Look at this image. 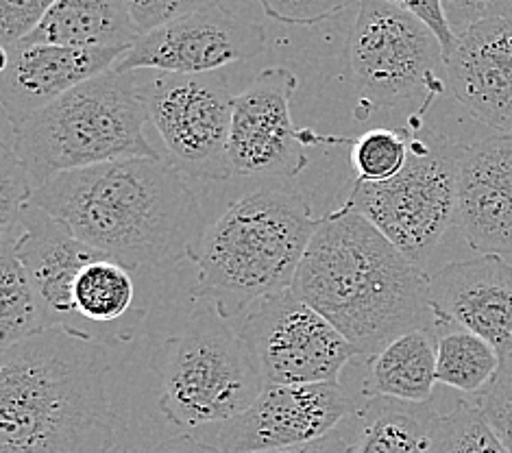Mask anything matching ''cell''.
Listing matches in <instances>:
<instances>
[{
  "label": "cell",
  "mask_w": 512,
  "mask_h": 453,
  "mask_svg": "<svg viewBox=\"0 0 512 453\" xmlns=\"http://www.w3.org/2000/svg\"><path fill=\"white\" fill-rule=\"evenodd\" d=\"M31 203L129 271L192 260L205 212L186 175L162 157H133L46 181Z\"/></svg>",
  "instance_id": "6da1fadb"
},
{
  "label": "cell",
  "mask_w": 512,
  "mask_h": 453,
  "mask_svg": "<svg viewBox=\"0 0 512 453\" xmlns=\"http://www.w3.org/2000/svg\"><path fill=\"white\" fill-rule=\"evenodd\" d=\"M105 342L55 325L0 355V453H109Z\"/></svg>",
  "instance_id": "7a4b0ae2"
},
{
  "label": "cell",
  "mask_w": 512,
  "mask_h": 453,
  "mask_svg": "<svg viewBox=\"0 0 512 453\" xmlns=\"http://www.w3.org/2000/svg\"><path fill=\"white\" fill-rule=\"evenodd\" d=\"M292 292L367 360L401 334L434 327L430 275L345 207L321 218Z\"/></svg>",
  "instance_id": "3957f363"
},
{
  "label": "cell",
  "mask_w": 512,
  "mask_h": 453,
  "mask_svg": "<svg viewBox=\"0 0 512 453\" xmlns=\"http://www.w3.org/2000/svg\"><path fill=\"white\" fill-rule=\"evenodd\" d=\"M319 225L321 218L297 190L245 194L207 225L192 255L194 295L234 321L255 301L290 290Z\"/></svg>",
  "instance_id": "277c9868"
},
{
  "label": "cell",
  "mask_w": 512,
  "mask_h": 453,
  "mask_svg": "<svg viewBox=\"0 0 512 453\" xmlns=\"http://www.w3.org/2000/svg\"><path fill=\"white\" fill-rule=\"evenodd\" d=\"M149 81L107 70L77 85L14 129V151L35 190L72 170L133 157H160L144 136Z\"/></svg>",
  "instance_id": "5b68a950"
},
{
  "label": "cell",
  "mask_w": 512,
  "mask_h": 453,
  "mask_svg": "<svg viewBox=\"0 0 512 453\" xmlns=\"http://www.w3.org/2000/svg\"><path fill=\"white\" fill-rule=\"evenodd\" d=\"M347 59L358 120L408 109L406 125L423 127L447 88V59L434 31L386 0H360Z\"/></svg>",
  "instance_id": "8992f818"
},
{
  "label": "cell",
  "mask_w": 512,
  "mask_h": 453,
  "mask_svg": "<svg viewBox=\"0 0 512 453\" xmlns=\"http://www.w3.org/2000/svg\"><path fill=\"white\" fill-rule=\"evenodd\" d=\"M157 408L181 432L223 425L264 390L247 342L212 305L194 312L155 360Z\"/></svg>",
  "instance_id": "52a82bcc"
},
{
  "label": "cell",
  "mask_w": 512,
  "mask_h": 453,
  "mask_svg": "<svg viewBox=\"0 0 512 453\" xmlns=\"http://www.w3.org/2000/svg\"><path fill=\"white\" fill-rule=\"evenodd\" d=\"M406 129L410 153L404 170L382 183L356 179L343 207L367 218L425 271L438 244L458 223L462 144L425 129Z\"/></svg>",
  "instance_id": "ba28073f"
},
{
  "label": "cell",
  "mask_w": 512,
  "mask_h": 453,
  "mask_svg": "<svg viewBox=\"0 0 512 453\" xmlns=\"http://www.w3.org/2000/svg\"><path fill=\"white\" fill-rule=\"evenodd\" d=\"M231 323L266 386L340 384V373L358 358L351 342L292 288L255 301Z\"/></svg>",
  "instance_id": "9c48e42d"
},
{
  "label": "cell",
  "mask_w": 512,
  "mask_h": 453,
  "mask_svg": "<svg viewBox=\"0 0 512 453\" xmlns=\"http://www.w3.org/2000/svg\"><path fill=\"white\" fill-rule=\"evenodd\" d=\"M234 99L225 70L155 72L146 90L149 122L166 146V159L181 175L203 181L236 175L229 157Z\"/></svg>",
  "instance_id": "30bf717a"
},
{
  "label": "cell",
  "mask_w": 512,
  "mask_h": 453,
  "mask_svg": "<svg viewBox=\"0 0 512 453\" xmlns=\"http://www.w3.org/2000/svg\"><path fill=\"white\" fill-rule=\"evenodd\" d=\"M264 48L266 31L262 24L214 5L140 35V40L116 61L114 70L203 75L255 59Z\"/></svg>",
  "instance_id": "8fae6325"
},
{
  "label": "cell",
  "mask_w": 512,
  "mask_h": 453,
  "mask_svg": "<svg viewBox=\"0 0 512 453\" xmlns=\"http://www.w3.org/2000/svg\"><path fill=\"white\" fill-rule=\"evenodd\" d=\"M297 85L290 68L273 66L236 94L229 144L236 175L292 179L308 168L306 140L290 114Z\"/></svg>",
  "instance_id": "7c38bea8"
},
{
  "label": "cell",
  "mask_w": 512,
  "mask_h": 453,
  "mask_svg": "<svg viewBox=\"0 0 512 453\" xmlns=\"http://www.w3.org/2000/svg\"><path fill=\"white\" fill-rule=\"evenodd\" d=\"M349 416L351 401L340 384L264 386L245 412L216 427L212 445L225 453L286 449L334 432Z\"/></svg>",
  "instance_id": "4fadbf2b"
},
{
  "label": "cell",
  "mask_w": 512,
  "mask_h": 453,
  "mask_svg": "<svg viewBox=\"0 0 512 453\" xmlns=\"http://www.w3.org/2000/svg\"><path fill=\"white\" fill-rule=\"evenodd\" d=\"M127 48H81L18 42L3 48L0 101L11 129L62 99L77 85L112 70Z\"/></svg>",
  "instance_id": "5bb4252c"
},
{
  "label": "cell",
  "mask_w": 512,
  "mask_h": 453,
  "mask_svg": "<svg viewBox=\"0 0 512 453\" xmlns=\"http://www.w3.org/2000/svg\"><path fill=\"white\" fill-rule=\"evenodd\" d=\"M16 255L40 299L46 327L62 325L70 332L92 338L75 310L72 288L81 268L105 253L70 234L40 205L29 203L18 220Z\"/></svg>",
  "instance_id": "9a60e30c"
},
{
  "label": "cell",
  "mask_w": 512,
  "mask_h": 453,
  "mask_svg": "<svg viewBox=\"0 0 512 453\" xmlns=\"http://www.w3.org/2000/svg\"><path fill=\"white\" fill-rule=\"evenodd\" d=\"M430 305L438 321L456 323L512 353V264L502 255L451 262L430 275Z\"/></svg>",
  "instance_id": "2e32d148"
},
{
  "label": "cell",
  "mask_w": 512,
  "mask_h": 453,
  "mask_svg": "<svg viewBox=\"0 0 512 453\" xmlns=\"http://www.w3.org/2000/svg\"><path fill=\"white\" fill-rule=\"evenodd\" d=\"M447 88L482 125L512 136V18L484 20L456 35Z\"/></svg>",
  "instance_id": "e0dca14e"
},
{
  "label": "cell",
  "mask_w": 512,
  "mask_h": 453,
  "mask_svg": "<svg viewBox=\"0 0 512 453\" xmlns=\"http://www.w3.org/2000/svg\"><path fill=\"white\" fill-rule=\"evenodd\" d=\"M482 255H512V136L462 144L458 223Z\"/></svg>",
  "instance_id": "ac0fdd59"
},
{
  "label": "cell",
  "mask_w": 512,
  "mask_h": 453,
  "mask_svg": "<svg viewBox=\"0 0 512 453\" xmlns=\"http://www.w3.org/2000/svg\"><path fill=\"white\" fill-rule=\"evenodd\" d=\"M436 384V334L432 329H412L384 345L369 358L362 395L428 403Z\"/></svg>",
  "instance_id": "d6986e66"
},
{
  "label": "cell",
  "mask_w": 512,
  "mask_h": 453,
  "mask_svg": "<svg viewBox=\"0 0 512 453\" xmlns=\"http://www.w3.org/2000/svg\"><path fill=\"white\" fill-rule=\"evenodd\" d=\"M125 0H57L22 42L81 48H129L140 40Z\"/></svg>",
  "instance_id": "ffe728a7"
},
{
  "label": "cell",
  "mask_w": 512,
  "mask_h": 453,
  "mask_svg": "<svg viewBox=\"0 0 512 453\" xmlns=\"http://www.w3.org/2000/svg\"><path fill=\"white\" fill-rule=\"evenodd\" d=\"M432 403L375 397L349 416V453H428Z\"/></svg>",
  "instance_id": "44dd1931"
},
{
  "label": "cell",
  "mask_w": 512,
  "mask_h": 453,
  "mask_svg": "<svg viewBox=\"0 0 512 453\" xmlns=\"http://www.w3.org/2000/svg\"><path fill=\"white\" fill-rule=\"evenodd\" d=\"M72 301L88 334L96 338L99 329L116 327L133 310L136 284L127 266L101 255L81 268Z\"/></svg>",
  "instance_id": "7402d4cb"
},
{
  "label": "cell",
  "mask_w": 512,
  "mask_h": 453,
  "mask_svg": "<svg viewBox=\"0 0 512 453\" xmlns=\"http://www.w3.org/2000/svg\"><path fill=\"white\" fill-rule=\"evenodd\" d=\"M436 334V382L460 393L478 395L493 382L502 355L489 340L456 323L434 318Z\"/></svg>",
  "instance_id": "603a6c76"
},
{
  "label": "cell",
  "mask_w": 512,
  "mask_h": 453,
  "mask_svg": "<svg viewBox=\"0 0 512 453\" xmlns=\"http://www.w3.org/2000/svg\"><path fill=\"white\" fill-rule=\"evenodd\" d=\"M18 229L0 236V351L46 327L42 305L16 255Z\"/></svg>",
  "instance_id": "cb8c5ba5"
},
{
  "label": "cell",
  "mask_w": 512,
  "mask_h": 453,
  "mask_svg": "<svg viewBox=\"0 0 512 453\" xmlns=\"http://www.w3.org/2000/svg\"><path fill=\"white\" fill-rule=\"evenodd\" d=\"M428 453H508L473 401L462 399L430 427Z\"/></svg>",
  "instance_id": "d4e9b609"
},
{
  "label": "cell",
  "mask_w": 512,
  "mask_h": 453,
  "mask_svg": "<svg viewBox=\"0 0 512 453\" xmlns=\"http://www.w3.org/2000/svg\"><path fill=\"white\" fill-rule=\"evenodd\" d=\"M410 153L408 129L375 127L349 142L351 166L358 181L382 183L404 170Z\"/></svg>",
  "instance_id": "484cf974"
},
{
  "label": "cell",
  "mask_w": 512,
  "mask_h": 453,
  "mask_svg": "<svg viewBox=\"0 0 512 453\" xmlns=\"http://www.w3.org/2000/svg\"><path fill=\"white\" fill-rule=\"evenodd\" d=\"M35 186L7 140L0 146V236L18 229L20 214L33 199Z\"/></svg>",
  "instance_id": "4316f807"
},
{
  "label": "cell",
  "mask_w": 512,
  "mask_h": 453,
  "mask_svg": "<svg viewBox=\"0 0 512 453\" xmlns=\"http://www.w3.org/2000/svg\"><path fill=\"white\" fill-rule=\"evenodd\" d=\"M473 403L491 425L499 443L512 453V353L502 360L493 382L473 395Z\"/></svg>",
  "instance_id": "83f0119b"
},
{
  "label": "cell",
  "mask_w": 512,
  "mask_h": 453,
  "mask_svg": "<svg viewBox=\"0 0 512 453\" xmlns=\"http://www.w3.org/2000/svg\"><path fill=\"white\" fill-rule=\"evenodd\" d=\"M57 0H0V44L14 46L40 27Z\"/></svg>",
  "instance_id": "f1b7e54d"
},
{
  "label": "cell",
  "mask_w": 512,
  "mask_h": 453,
  "mask_svg": "<svg viewBox=\"0 0 512 453\" xmlns=\"http://www.w3.org/2000/svg\"><path fill=\"white\" fill-rule=\"evenodd\" d=\"M264 14L292 27H312L347 9L353 0H258Z\"/></svg>",
  "instance_id": "f546056e"
},
{
  "label": "cell",
  "mask_w": 512,
  "mask_h": 453,
  "mask_svg": "<svg viewBox=\"0 0 512 453\" xmlns=\"http://www.w3.org/2000/svg\"><path fill=\"white\" fill-rule=\"evenodd\" d=\"M125 5L136 27L144 35L181 16L221 5V0H125Z\"/></svg>",
  "instance_id": "4dcf8cb0"
},
{
  "label": "cell",
  "mask_w": 512,
  "mask_h": 453,
  "mask_svg": "<svg viewBox=\"0 0 512 453\" xmlns=\"http://www.w3.org/2000/svg\"><path fill=\"white\" fill-rule=\"evenodd\" d=\"M443 9L454 35L484 20L512 18V0H443Z\"/></svg>",
  "instance_id": "1f68e13d"
},
{
  "label": "cell",
  "mask_w": 512,
  "mask_h": 453,
  "mask_svg": "<svg viewBox=\"0 0 512 453\" xmlns=\"http://www.w3.org/2000/svg\"><path fill=\"white\" fill-rule=\"evenodd\" d=\"M386 3L406 9L412 16L423 20L434 31L438 42H441L445 59L451 55V51H454V44H456V35L451 33L449 24H447L443 0H386Z\"/></svg>",
  "instance_id": "d6a6232c"
},
{
  "label": "cell",
  "mask_w": 512,
  "mask_h": 453,
  "mask_svg": "<svg viewBox=\"0 0 512 453\" xmlns=\"http://www.w3.org/2000/svg\"><path fill=\"white\" fill-rule=\"evenodd\" d=\"M349 451H351V427L347 419L343 425H338L334 432H329L316 440H310V443L292 445L286 449H275L266 453H349Z\"/></svg>",
  "instance_id": "836d02e7"
},
{
  "label": "cell",
  "mask_w": 512,
  "mask_h": 453,
  "mask_svg": "<svg viewBox=\"0 0 512 453\" xmlns=\"http://www.w3.org/2000/svg\"><path fill=\"white\" fill-rule=\"evenodd\" d=\"M153 453H225V451H221L218 447L207 443V440H201L197 436L181 434V436L164 440L162 445H157L153 449Z\"/></svg>",
  "instance_id": "e575fe53"
},
{
  "label": "cell",
  "mask_w": 512,
  "mask_h": 453,
  "mask_svg": "<svg viewBox=\"0 0 512 453\" xmlns=\"http://www.w3.org/2000/svg\"><path fill=\"white\" fill-rule=\"evenodd\" d=\"M127 453H146V451H142V449H131V451H127Z\"/></svg>",
  "instance_id": "d590c367"
}]
</instances>
